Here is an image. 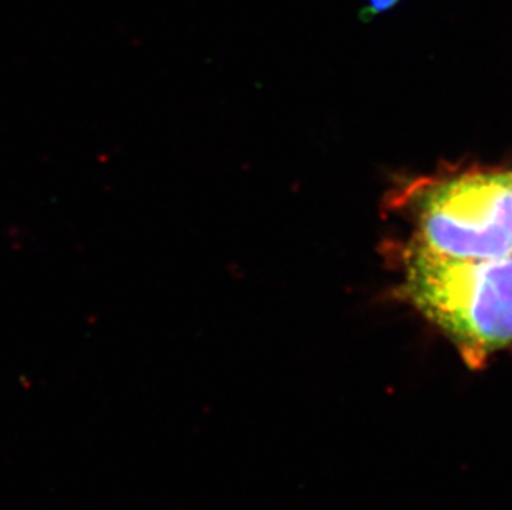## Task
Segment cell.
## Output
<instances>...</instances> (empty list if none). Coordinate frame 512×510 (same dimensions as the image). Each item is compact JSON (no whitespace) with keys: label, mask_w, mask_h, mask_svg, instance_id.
<instances>
[{"label":"cell","mask_w":512,"mask_h":510,"mask_svg":"<svg viewBox=\"0 0 512 510\" xmlns=\"http://www.w3.org/2000/svg\"><path fill=\"white\" fill-rule=\"evenodd\" d=\"M400 0H368V12L370 14H378V12H385L393 5L398 4Z\"/></svg>","instance_id":"cell-3"},{"label":"cell","mask_w":512,"mask_h":510,"mask_svg":"<svg viewBox=\"0 0 512 510\" xmlns=\"http://www.w3.org/2000/svg\"><path fill=\"white\" fill-rule=\"evenodd\" d=\"M420 244L456 259L512 254V173H471L431 186L418 207Z\"/></svg>","instance_id":"cell-2"},{"label":"cell","mask_w":512,"mask_h":510,"mask_svg":"<svg viewBox=\"0 0 512 510\" xmlns=\"http://www.w3.org/2000/svg\"><path fill=\"white\" fill-rule=\"evenodd\" d=\"M406 290L471 365L512 345V254L456 259L415 242L406 252Z\"/></svg>","instance_id":"cell-1"}]
</instances>
